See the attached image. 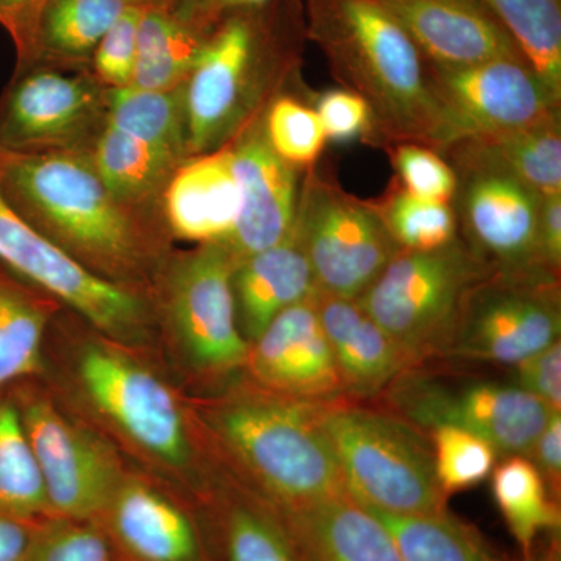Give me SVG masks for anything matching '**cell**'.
<instances>
[{
  "label": "cell",
  "instance_id": "5b68a950",
  "mask_svg": "<svg viewBox=\"0 0 561 561\" xmlns=\"http://www.w3.org/2000/svg\"><path fill=\"white\" fill-rule=\"evenodd\" d=\"M320 421L345 478L365 508L391 515L446 511L431 435L375 401L320 404Z\"/></svg>",
  "mask_w": 561,
  "mask_h": 561
},
{
  "label": "cell",
  "instance_id": "4dcf8cb0",
  "mask_svg": "<svg viewBox=\"0 0 561 561\" xmlns=\"http://www.w3.org/2000/svg\"><path fill=\"white\" fill-rule=\"evenodd\" d=\"M0 513L22 522L50 518L38 460L14 400L0 397Z\"/></svg>",
  "mask_w": 561,
  "mask_h": 561
},
{
  "label": "cell",
  "instance_id": "681fc988",
  "mask_svg": "<svg viewBox=\"0 0 561 561\" xmlns=\"http://www.w3.org/2000/svg\"><path fill=\"white\" fill-rule=\"evenodd\" d=\"M133 5L150 7V5H171L172 0H130Z\"/></svg>",
  "mask_w": 561,
  "mask_h": 561
},
{
  "label": "cell",
  "instance_id": "603a6c76",
  "mask_svg": "<svg viewBox=\"0 0 561 561\" xmlns=\"http://www.w3.org/2000/svg\"><path fill=\"white\" fill-rule=\"evenodd\" d=\"M162 219L180 241L220 243L231 238L241 194L228 147L194 154L176 169L161 198Z\"/></svg>",
  "mask_w": 561,
  "mask_h": 561
},
{
  "label": "cell",
  "instance_id": "d6a6232c",
  "mask_svg": "<svg viewBox=\"0 0 561 561\" xmlns=\"http://www.w3.org/2000/svg\"><path fill=\"white\" fill-rule=\"evenodd\" d=\"M474 139L541 197L561 194V110L527 127Z\"/></svg>",
  "mask_w": 561,
  "mask_h": 561
},
{
  "label": "cell",
  "instance_id": "8fae6325",
  "mask_svg": "<svg viewBox=\"0 0 561 561\" xmlns=\"http://www.w3.org/2000/svg\"><path fill=\"white\" fill-rule=\"evenodd\" d=\"M108 88L90 68L32 62L0 95V149L10 153H90L103 127Z\"/></svg>",
  "mask_w": 561,
  "mask_h": 561
},
{
  "label": "cell",
  "instance_id": "f1b7e54d",
  "mask_svg": "<svg viewBox=\"0 0 561 561\" xmlns=\"http://www.w3.org/2000/svg\"><path fill=\"white\" fill-rule=\"evenodd\" d=\"M205 36L176 20L168 5L142 7L131 87L161 92L184 88Z\"/></svg>",
  "mask_w": 561,
  "mask_h": 561
},
{
  "label": "cell",
  "instance_id": "30bf717a",
  "mask_svg": "<svg viewBox=\"0 0 561 561\" xmlns=\"http://www.w3.org/2000/svg\"><path fill=\"white\" fill-rule=\"evenodd\" d=\"M320 291L357 300L400 253L375 202L306 169L294 225Z\"/></svg>",
  "mask_w": 561,
  "mask_h": 561
},
{
  "label": "cell",
  "instance_id": "e575fe53",
  "mask_svg": "<svg viewBox=\"0 0 561 561\" xmlns=\"http://www.w3.org/2000/svg\"><path fill=\"white\" fill-rule=\"evenodd\" d=\"M375 203L400 250H438L459 236L451 203L421 201L402 190L397 180Z\"/></svg>",
  "mask_w": 561,
  "mask_h": 561
},
{
  "label": "cell",
  "instance_id": "7c38bea8",
  "mask_svg": "<svg viewBox=\"0 0 561 561\" xmlns=\"http://www.w3.org/2000/svg\"><path fill=\"white\" fill-rule=\"evenodd\" d=\"M560 334V278L491 273L471 291L440 360L512 368Z\"/></svg>",
  "mask_w": 561,
  "mask_h": 561
},
{
  "label": "cell",
  "instance_id": "836d02e7",
  "mask_svg": "<svg viewBox=\"0 0 561 561\" xmlns=\"http://www.w3.org/2000/svg\"><path fill=\"white\" fill-rule=\"evenodd\" d=\"M225 561H302L267 501L238 496L220 513Z\"/></svg>",
  "mask_w": 561,
  "mask_h": 561
},
{
  "label": "cell",
  "instance_id": "8d00e7d4",
  "mask_svg": "<svg viewBox=\"0 0 561 561\" xmlns=\"http://www.w3.org/2000/svg\"><path fill=\"white\" fill-rule=\"evenodd\" d=\"M437 481L446 497L485 481L500 456L489 442L454 426L430 432Z\"/></svg>",
  "mask_w": 561,
  "mask_h": 561
},
{
  "label": "cell",
  "instance_id": "7bdbcfd3",
  "mask_svg": "<svg viewBox=\"0 0 561 561\" xmlns=\"http://www.w3.org/2000/svg\"><path fill=\"white\" fill-rule=\"evenodd\" d=\"M49 0H0V25L16 49V68L31 65L41 14Z\"/></svg>",
  "mask_w": 561,
  "mask_h": 561
},
{
  "label": "cell",
  "instance_id": "f546056e",
  "mask_svg": "<svg viewBox=\"0 0 561 561\" xmlns=\"http://www.w3.org/2000/svg\"><path fill=\"white\" fill-rule=\"evenodd\" d=\"M367 511L389 530L402 561H508L491 548L481 531L448 508L421 515Z\"/></svg>",
  "mask_w": 561,
  "mask_h": 561
},
{
  "label": "cell",
  "instance_id": "ffe728a7",
  "mask_svg": "<svg viewBox=\"0 0 561 561\" xmlns=\"http://www.w3.org/2000/svg\"><path fill=\"white\" fill-rule=\"evenodd\" d=\"M376 2L389 11L423 57L435 65L463 66L491 58L522 57L518 47L482 0Z\"/></svg>",
  "mask_w": 561,
  "mask_h": 561
},
{
  "label": "cell",
  "instance_id": "4316f807",
  "mask_svg": "<svg viewBox=\"0 0 561 561\" xmlns=\"http://www.w3.org/2000/svg\"><path fill=\"white\" fill-rule=\"evenodd\" d=\"M49 297L0 265V393L43 370Z\"/></svg>",
  "mask_w": 561,
  "mask_h": 561
},
{
  "label": "cell",
  "instance_id": "bcb514c9",
  "mask_svg": "<svg viewBox=\"0 0 561 561\" xmlns=\"http://www.w3.org/2000/svg\"><path fill=\"white\" fill-rule=\"evenodd\" d=\"M540 254L542 264L561 275V194L542 197L540 210Z\"/></svg>",
  "mask_w": 561,
  "mask_h": 561
},
{
  "label": "cell",
  "instance_id": "484cf974",
  "mask_svg": "<svg viewBox=\"0 0 561 561\" xmlns=\"http://www.w3.org/2000/svg\"><path fill=\"white\" fill-rule=\"evenodd\" d=\"M128 5L130 0H49L41 14L31 65L90 68L95 47Z\"/></svg>",
  "mask_w": 561,
  "mask_h": 561
},
{
  "label": "cell",
  "instance_id": "ba28073f",
  "mask_svg": "<svg viewBox=\"0 0 561 561\" xmlns=\"http://www.w3.org/2000/svg\"><path fill=\"white\" fill-rule=\"evenodd\" d=\"M440 153L456 175L451 205L468 250L493 273L553 275L540 254L541 195L479 139L457 140Z\"/></svg>",
  "mask_w": 561,
  "mask_h": 561
},
{
  "label": "cell",
  "instance_id": "b9f144b4",
  "mask_svg": "<svg viewBox=\"0 0 561 561\" xmlns=\"http://www.w3.org/2000/svg\"><path fill=\"white\" fill-rule=\"evenodd\" d=\"M518 389L526 391L548 405L552 412H561V339L512 367Z\"/></svg>",
  "mask_w": 561,
  "mask_h": 561
},
{
  "label": "cell",
  "instance_id": "277c9868",
  "mask_svg": "<svg viewBox=\"0 0 561 561\" xmlns=\"http://www.w3.org/2000/svg\"><path fill=\"white\" fill-rule=\"evenodd\" d=\"M208 419L225 451L273 508L348 494L320 404L254 386L228 394Z\"/></svg>",
  "mask_w": 561,
  "mask_h": 561
},
{
  "label": "cell",
  "instance_id": "d4e9b609",
  "mask_svg": "<svg viewBox=\"0 0 561 561\" xmlns=\"http://www.w3.org/2000/svg\"><path fill=\"white\" fill-rule=\"evenodd\" d=\"M231 289L238 327L250 345L280 312L313 297L319 286L291 230L283 242L234 262Z\"/></svg>",
  "mask_w": 561,
  "mask_h": 561
},
{
  "label": "cell",
  "instance_id": "44dd1931",
  "mask_svg": "<svg viewBox=\"0 0 561 561\" xmlns=\"http://www.w3.org/2000/svg\"><path fill=\"white\" fill-rule=\"evenodd\" d=\"M131 561H205L194 519L138 479H122L98 522Z\"/></svg>",
  "mask_w": 561,
  "mask_h": 561
},
{
  "label": "cell",
  "instance_id": "7dc6e473",
  "mask_svg": "<svg viewBox=\"0 0 561 561\" xmlns=\"http://www.w3.org/2000/svg\"><path fill=\"white\" fill-rule=\"evenodd\" d=\"M41 523L22 522L0 513V561H22Z\"/></svg>",
  "mask_w": 561,
  "mask_h": 561
},
{
  "label": "cell",
  "instance_id": "52a82bcc",
  "mask_svg": "<svg viewBox=\"0 0 561 561\" xmlns=\"http://www.w3.org/2000/svg\"><path fill=\"white\" fill-rule=\"evenodd\" d=\"M375 402L427 434L440 426L471 432L500 460L527 456L553 413L515 383L456 371L449 360L413 365Z\"/></svg>",
  "mask_w": 561,
  "mask_h": 561
},
{
  "label": "cell",
  "instance_id": "60d3db41",
  "mask_svg": "<svg viewBox=\"0 0 561 561\" xmlns=\"http://www.w3.org/2000/svg\"><path fill=\"white\" fill-rule=\"evenodd\" d=\"M312 105L319 114L328 140L350 142L367 140L371 117L367 103L359 95L346 90H331L313 95Z\"/></svg>",
  "mask_w": 561,
  "mask_h": 561
},
{
  "label": "cell",
  "instance_id": "f6af8a7d",
  "mask_svg": "<svg viewBox=\"0 0 561 561\" xmlns=\"http://www.w3.org/2000/svg\"><path fill=\"white\" fill-rule=\"evenodd\" d=\"M268 0H172L169 10L176 20L190 25L195 31L208 33L227 14L232 11L261 5Z\"/></svg>",
  "mask_w": 561,
  "mask_h": 561
},
{
  "label": "cell",
  "instance_id": "ab89813d",
  "mask_svg": "<svg viewBox=\"0 0 561 561\" xmlns=\"http://www.w3.org/2000/svg\"><path fill=\"white\" fill-rule=\"evenodd\" d=\"M140 16L142 7L128 5L95 47L90 69L108 90L131 87L138 57Z\"/></svg>",
  "mask_w": 561,
  "mask_h": 561
},
{
  "label": "cell",
  "instance_id": "83f0119b",
  "mask_svg": "<svg viewBox=\"0 0 561 561\" xmlns=\"http://www.w3.org/2000/svg\"><path fill=\"white\" fill-rule=\"evenodd\" d=\"M491 490L523 557L540 545L541 537L560 534V500L526 456L501 459L493 470Z\"/></svg>",
  "mask_w": 561,
  "mask_h": 561
},
{
  "label": "cell",
  "instance_id": "8992f818",
  "mask_svg": "<svg viewBox=\"0 0 561 561\" xmlns=\"http://www.w3.org/2000/svg\"><path fill=\"white\" fill-rule=\"evenodd\" d=\"M491 273L457 236L443 249L401 250L356 301L413 365L440 360L471 291Z\"/></svg>",
  "mask_w": 561,
  "mask_h": 561
},
{
  "label": "cell",
  "instance_id": "ee69618b",
  "mask_svg": "<svg viewBox=\"0 0 561 561\" xmlns=\"http://www.w3.org/2000/svg\"><path fill=\"white\" fill-rule=\"evenodd\" d=\"M527 459L535 465L553 496L560 500L561 485V412H553L531 445Z\"/></svg>",
  "mask_w": 561,
  "mask_h": 561
},
{
  "label": "cell",
  "instance_id": "c3c4849f",
  "mask_svg": "<svg viewBox=\"0 0 561 561\" xmlns=\"http://www.w3.org/2000/svg\"><path fill=\"white\" fill-rule=\"evenodd\" d=\"M519 561H561L560 534L549 537L545 546L538 545L529 556Z\"/></svg>",
  "mask_w": 561,
  "mask_h": 561
},
{
  "label": "cell",
  "instance_id": "ac0fdd59",
  "mask_svg": "<svg viewBox=\"0 0 561 561\" xmlns=\"http://www.w3.org/2000/svg\"><path fill=\"white\" fill-rule=\"evenodd\" d=\"M264 114L227 146L241 194L238 224L224 243L234 262L283 242L297 217L306 171L294 168L272 149Z\"/></svg>",
  "mask_w": 561,
  "mask_h": 561
},
{
  "label": "cell",
  "instance_id": "cb8c5ba5",
  "mask_svg": "<svg viewBox=\"0 0 561 561\" xmlns=\"http://www.w3.org/2000/svg\"><path fill=\"white\" fill-rule=\"evenodd\" d=\"M273 511L302 561H402L389 530L350 494Z\"/></svg>",
  "mask_w": 561,
  "mask_h": 561
},
{
  "label": "cell",
  "instance_id": "2e32d148",
  "mask_svg": "<svg viewBox=\"0 0 561 561\" xmlns=\"http://www.w3.org/2000/svg\"><path fill=\"white\" fill-rule=\"evenodd\" d=\"M80 379L95 409L142 451L171 467L190 461L183 411L149 368L103 343L84 351Z\"/></svg>",
  "mask_w": 561,
  "mask_h": 561
},
{
  "label": "cell",
  "instance_id": "9a60e30c",
  "mask_svg": "<svg viewBox=\"0 0 561 561\" xmlns=\"http://www.w3.org/2000/svg\"><path fill=\"white\" fill-rule=\"evenodd\" d=\"M234 260L220 243L181 254L162 278V297L173 330L192 364L228 375L245 368L249 342L236 319L231 275Z\"/></svg>",
  "mask_w": 561,
  "mask_h": 561
},
{
  "label": "cell",
  "instance_id": "5bb4252c",
  "mask_svg": "<svg viewBox=\"0 0 561 561\" xmlns=\"http://www.w3.org/2000/svg\"><path fill=\"white\" fill-rule=\"evenodd\" d=\"M427 73L442 113L445 147L527 127L561 110L522 57L463 66L427 61Z\"/></svg>",
  "mask_w": 561,
  "mask_h": 561
},
{
  "label": "cell",
  "instance_id": "1f68e13d",
  "mask_svg": "<svg viewBox=\"0 0 561 561\" xmlns=\"http://www.w3.org/2000/svg\"><path fill=\"white\" fill-rule=\"evenodd\" d=\"M524 61L561 102V0H482Z\"/></svg>",
  "mask_w": 561,
  "mask_h": 561
},
{
  "label": "cell",
  "instance_id": "74e56055",
  "mask_svg": "<svg viewBox=\"0 0 561 561\" xmlns=\"http://www.w3.org/2000/svg\"><path fill=\"white\" fill-rule=\"evenodd\" d=\"M22 561H113V545L98 522L51 518L39 524Z\"/></svg>",
  "mask_w": 561,
  "mask_h": 561
},
{
  "label": "cell",
  "instance_id": "4fadbf2b",
  "mask_svg": "<svg viewBox=\"0 0 561 561\" xmlns=\"http://www.w3.org/2000/svg\"><path fill=\"white\" fill-rule=\"evenodd\" d=\"M3 150L0 149V172ZM0 265L36 289L61 301L95 330L131 341L146 330L149 306L138 291L92 275L32 228L0 186Z\"/></svg>",
  "mask_w": 561,
  "mask_h": 561
},
{
  "label": "cell",
  "instance_id": "6da1fadb",
  "mask_svg": "<svg viewBox=\"0 0 561 561\" xmlns=\"http://www.w3.org/2000/svg\"><path fill=\"white\" fill-rule=\"evenodd\" d=\"M0 186L43 238L92 275L138 294L136 284L158 268L172 238L162 210L121 201L87 151L3 150Z\"/></svg>",
  "mask_w": 561,
  "mask_h": 561
},
{
  "label": "cell",
  "instance_id": "3957f363",
  "mask_svg": "<svg viewBox=\"0 0 561 561\" xmlns=\"http://www.w3.org/2000/svg\"><path fill=\"white\" fill-rule=\"evenodd\" d=\"M302 9L308 41L323 54L332 79L370 110L365 144L440 151L445 130L427 60L389 11L376 0H302Z\"/></svg>",
  "mask_w": 561,
  "mask_h": 561
},
{
  "label": "cell",
  "instance_id": "d6986e66",
  "mask_svg": "<svg viewBox=\"0 0 561 561\" xmlns=\"http://www.w3.org/2000/svg\"><path fill=\"white\" fill-rule=\"evenodd\" d=\"M245 370L254 386L291 400L327 404L345 398L313 297L280 312L250 343Z\"/></svg>",
  "mask_w": 561,
  "mask_h": 561
},
{
  "label": "cell",
  "instance_id": "9c48e42d",
  "mask_svg": "<svg viewBox=\"0 0 561 561\" xmlns=\"http://www.w3.org/2000/svg\"><path fill=\"white\" fill-rule=\"evenodd\" d=\"M190 157L179 92L135 87L108 91L105 122L90 158L121 201L162 210L169 180Z\"/></svg>",
  "mask_w": 561,
  "mask_h": 561
},
{
  "label": "cell",
  "instance_id": "d590c367",
  "mask_svg": "<svg viewBox=\"0 0 561 561\" xmlns=\"http://www.w3.org/2000/svg\"><path fill=\"white\" fill-rule=\"evenodd\" d=\"M312 98V92H286L264 114L265 136L272 149L301 171L317 164L328 140Z\"/></svg>",
  "mask_w": 561,
  "mask_h": 561
},
{
  "label": "cell",
  "instance_id": "f35d334b",
  "mask_svg": "<svg viewBox=\"0 0 561 561\" xmlns=\"http://www.w3.org/2000/svg\"><path fill=\"white\" fill-rule=\"evenodd\" d=\"M397 172L398 184L421 201L451 203L456 175L440 151L421 144L402 142L383 149Z\"/></svg>",
  "mask_w": 561,
  "mask_h": 561
},
{
  "label": "cell",
  "instance_id": "e0dca14e",
  "mask_svg": "<svg viewBox=\"0 0 561 561\" xmlns=\"http://www.w3.org/2000/svg\"><path fill=\"white\" fill-rule=\"evenodd\" d=\"M14 402L38 460L50 518L99 522L124 479L114 454L49 401L21 394Z\"/></svg>",
  "mask_w": 561,
  "mask_h": 561
},
{
  "label": "cell",
  "instance_id": "7402d4cb",
  "mask_svg": "<svg viewBox=\"0 0 561 561\" xmlns=\"http://www.w3.org/2000/svg\"><path fill=\"white\" fill-rule=\"evenodd\" d=\"M317 312L334 353L346 400L376 401L413 367L404 351L356 300L317 291Z\"/></svg>",
  "mask_w": 561,
  "mask_h": 561
},
{
  "label": "cell",
  "instance_id": "7a4b0ae2",
  "mask_svg": "<svg viewBox=\"0 0 561 561\" xmlns=\"http://www.w3.org/2000/svg\"><path fill=\"white\" fill-rule=\"evenodd\" d=\"M302 0L232 11L206 33L183 88L191 157L224 149L286 92L308 94Z\"/></svg>",
  "mask_w": 561,
  "mask_h": 561
}]
</instances>
